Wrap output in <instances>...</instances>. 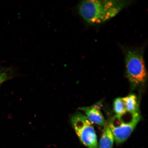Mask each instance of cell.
<instances>
[{
	"label": "cell",
	"mask_w": 148,
	"mask_h": 148,
	"mask_svg": "<svg viewBox=\"0 0 148 148\" xmlns=\"http://www.w3.org/2000/svg\"><path fill=\"white\" fill-rule=\"evenodd\" d=\"M131 2L118 0H85L79 3L77 9L86 23L98 25L115 17Z\"/></svg>",
	"instance_id": "6da1fadb"
},
{
	"label": "cell",
	"mask_w": 148,
	"mask_h": 148,
	"mask_svg": "<svg viewBox=\"0 0 148 148\" xmlns=\"http://www.w3.org/2000/svg\"><path fill=\"white\" fill-rule=\"evenodd\" d=\"M126 74L131 85L134 87L144 84L147 78L142 48L124 49Z\"/></svg>",
	"instance_id": "7a4b0ae2"
},
{
	"label": "cell",
	"mask_w": 148,
	"mask_h": 148,
	"mask_svg": "<svg viewBox=\"0 0 148 148\" xmlns=\"http://www.w3.org/2000/svg\"><path fill=\"white\" fill-rule=\"evenodd\" d=\"M71 122L72 127L83 145L88 148H99L95 129L85 114L76 113L71 116Z\"/></svg>",
	"instance_id": "3957f363"
},
{
	"label": "cell",
	"mask_w": 148,
	"mask_h": 148,
	"mask_svg": "<svg viewBox=\"0 0 148 148\" xmlns=\"http://www.w3.org/2000/svg\"><path fill=\"white\" fill-rule=\"evenodd\" d=\"M114 117L118 121V123L112 120L108 126L113 135L116 143L119 145L125 142L134 131L140 121V113L131 115L130 120L127 122L123 121L122 117H118L114 116Z\"/></svg>",
	"instance_id": "277c9868"
},
{
	"label": "cell",
	"mask_w": 148,
	"mask_h": 148,
	"mask_svg": "<svg viewBox=\"0 0 148 148\" xmlns=\"http://www.w3.org/2000/svg\"><path fill=\"white\" fill-rule=\"evenodd\" d=\"M85 114V115L92 123L103 126L105 125L104 116L102 114L99 103L92 106L79 108Z\"/></svg>",
	"instance_id": "5b68a950"
},
{
	"label": "cell",
	"mask_w": 148,
	"mask_h": 148,
	"mask_svg": "<svg viewBox=\"0 0 148 148\" xmlns=\"http://www.w3.org/2000/svg\"><path fill=\"white\" fill-rule=\"evenodd\" d=\"M123 100L127 112L131 115L140 112L138 97L134 94H130L123 98Z\"/></svg>",
	"instance_id": "8992f818"
},
{
	"label": "cell",
	"mask_w": 148,
	"mask_h": 148,
	"mask_svg": "<svg viewBox=\"0 0 148 148\" xmlns=\"http://www.w3.org/2000/svg\"><path fill=\"white\" fill-rule=\"evenodd\" d=\"M114 139L113 135L108 125L105 127L101 135L99 144V148H112L114 145Z\"/></svg>",
	"instance_id": "52a82bcc"
},
{
	"label": "cell",
	"mask_w": 148,
	"mask_h": 148,
	"mask_svg": "<svg viewBox=\"0 0 148 148\" xmlns=\"http://www.w3.org/2000/svg\"><path fill=\"white\" fill-rule=\"evenodd\" d=\"M113 108L115 116L118 117H122L127 112L123 103V98L118 97L114 100Z\"/></svg>",
	"instance_id": "ba28073f"
},
{
	"label": "cell",
	"mask_w": 148,
	"mask_h": 148,
	"mask_svg": "<svg viewBox=\"0 0 148 148\" xmlns=\"http://www.w3.org/2000/svg\"><path fill=\"white\" fill-rule=\"evenodd\" d=\"M14 74V70L12 68H0V86L13 77Z\"/></svg>",
	"instance_id": "9c48e42d"
}]
</instances>
